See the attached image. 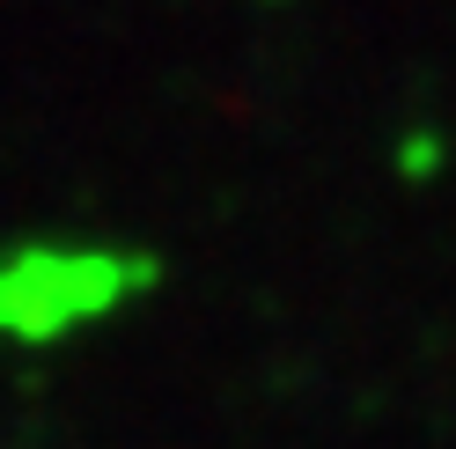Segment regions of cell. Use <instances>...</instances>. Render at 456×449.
<instances>
[{
    "label": "cell",
    "mask_w": 456,
    "mask_h": 449,
    "mask_svg": "<svg viewBox=\"0 0 456 449\" xmlns=\"http://www.w3.org/2000/svg\"><path fill=\"white\" fill-rule=\"evenodd\" d=\"M126 295V273L110 258H15L0 265V331L15 339H52L81 317H103Z\"/></svg>",
    "instance_id": "obj_1"
}]
</instances>
